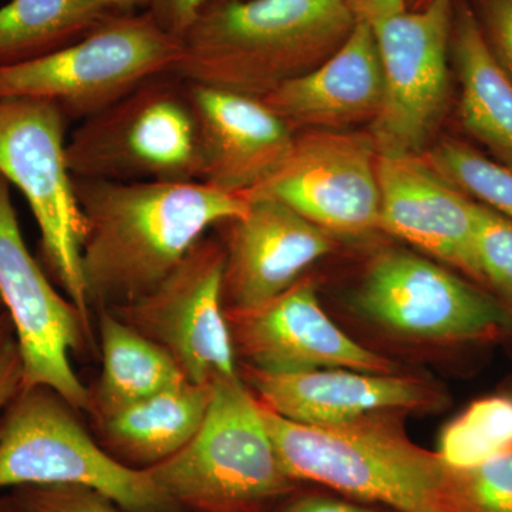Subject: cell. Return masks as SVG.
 Returning <instances> with one entry per match:
<instances>
[{
    "label": "cell",
    "instance_id": "cell-1",
    "mask_svg": "<svg viewBox=\"0 0 512 512\" xmlns=\"http://www.w3.org/2000/svg\"><path fill=\"white\" fill-rule=\"evenodd\" d=\"M73 178L83 221L82 274L96 311L146 296L208 229L241 217L249 202L202 181Z\"/></svg>",
    "mask_w": 512,
    "mask_h": 512
},
{
    "label": "cell",
    "instance_id": "cell-2",
    "mask_svg": "<svg viewBox=\"0 0 512 512\" xmlns=\"http://www.w3.org/2000/svg\"><path fill=\"white\" fill-rule=\"evenodd\" d=\"M356 25L345 0H210L173 73L264 99L335 55Z\"/></svg>",
    "mask_w": 512,
    "mask_h": 512
},
{
    "label": "cell",
    "instance_id": "cell-3",
    "mask_svg": "<svg viewBox=\"0 0 512 512\" xmlns=\"http://www.w3.org/2000/svg\"><path fill=\"white\" fill-rule=\"evenodd\" d=\"M286 473L397 512H451L448 467L386 413L338 426L293 423L262 406Z\"/></svg>",
    "mask_w": 512,
    "mask_h": 512
},
{
    "label": "cell",
    "instance_id": "cell-4",
    "mask_svg": "<svg viewBox=\"0 0 512 512\" xmlns=\"http://www.w3.org/2000/svg\"><path fill=\"white\" fill-rule=\"evenodd\" d=\"M146 470L183 511L271 512L298 487L241 373L214 383L207 416L194 439Z\"/></svg>",
    "mask_w": 512,
    "mask_h": 512
},
{
    "label": "cell",
    "instance_id": "cell-5",
    "mask_svg": "<svg viewBox=\"0 0 512 512\" xmlns=\"http://www.w3.org/2000/svg\"><path fill=\"white\" fill-rule=\"evenodd\" d=\"M23 485H76L127 512H181L147 470L110 456L55 390L26 387L0 417V491Z\"/></svg>",
    "mask_w": 512,
    "mask_h": 512
},
{
    "label": "cell",
    "instance_id": "cell-6",
    "mask_svg": "<svg viewBox=\"0 0 512 512\" xmlns=\"http://www.w3.org/2000/svg\"><path fill=\"white\" fill-rule=\"evenodd\" d=\"M67 137L66 157L76 178L121 181H201L197 116L188 82L157 74Z\"/></svg>",
    "mask_w": 512,
    "mask_h": 512
},
{
    "label": "cell",
    "instance_id": "cell-7",
    "mask_svg": "<svg viewBox=\"0 0 512 512\" xmlns=\"http://www.w3.org/2000/svg\"><path fill=\"white\" fill-rule=\"evenodd\" d=\"M183 40L150 12L111 15L89 35L35 62L0 69V99L46 100L70 124L96 116L157 74L174 72Z\"/></svg>",
    "mask_w": 512,
    "mask_h": 512
},
{
    "label": "cell",
    "instance_id": "cell-8",
    "mask_svg": "<svg viewBox=\"0 0 512 512\" xmlns=\"http://www.w3.org/2000/svg\"><path fill=\"white\" fill-rule=\"evenodd\" d=\"M69 124L49 101L0 99V174L28 201L40 232V264L92 330L80 261L82 214L66 157Z\"/></svg>",
    "mask_w": 512,
    "mask_h": 512
},
{
    "label": "cell",
    "instance_id": "cell-9",
    "mask_svg": "<svg viewBox=\"0 0 512 512\" xmlns=\"http://www.w3.org/2000/svg\"><path fill=\"white\" fill-rule=\"evenodd\" d=\"M453 0L404 10L373 23L383 72V103L367 127L380 157H420L451 104Z\"/></svg>",
    "mask_w": 512,
    "mask_h": 512
},
{
    "label": "cell",
    "instance_id": "cell-10",
    "mask_svg": "<svg viewBox=\"0 0 512 512\" xmlns=\"http://www.w3.org/2000/svg\"><path fill=\"white\" fill-rule=\"evenodd\" d=\"M367 322L419 342L466 343L512 332V309L416 252L377 254L353 295Z\"/></svg>",
    "mask_w": 512,
    "mask_h": 512
},
{
    "label": "cell",
    "instance_id": "cell-11",
    "mask_svg": "<svg viewBox=\"0 0 512 512\" xmlns=\"http://www.w3.org/2000/svg\"><path fill=\"white\" fill-rule=\"evenodd\" d=\"M0 302L22 353L23 389L46 386L76 412H90V392L72 366V355L92 339L82 316L57 292L30 254L10 194L0 174Z\"/></svg>",
    "mask_w": 512,
    "mask_h": 512
},
{
    "label": "cell",
    "instance_id": "cell-12",
    "mask_svg": "<svg viewBox=\"0 0 512 512\" xmlns=\"http://www.w3.org/2000/svg\"><path fill=\"white\" fill-rule=\"evenodd\" d=\"M220 241L202 238L183 262L143 298L109 309L167 350L188 382L239 376L224 298Z\"/></svg>",
    "mask_w": 512,
    "mask_h": 512
},
{
    "label": "cell",
    "instance_id": "cell-13",
    "mask_svg": "<svg viewBox=\"0 0 512 512\" xmlns=\"http://www.w3.org/2000/svg\"><path fill=\"white\" fill-rule=\"evenodd\" d=\"M377 157L367 131H298L284 165L245 197L284 202L332 237H366L379 231Z\"/></svg>",
    "mask_w": 512,
    "mask_h": 512
},
{
    "label": "cell",
    "instance_id": "cell-14",
    "mask_svg": "<svg viewBox=\"0 0 512 512\" xmlns=\"http://www.w3.org/2000/svg\"><path fill=\"white\" fill-rule=\"evenodd\" d=\"M235 357L268 375L325 369L396 373L397 366L346 335L323 311L308 276L252 309H225Z\"/></svg>",
    "mask_w": 512,
    "mask_h": 512
},
{
    "label": "cell",
    "instance_id": "cell-15",
    "mask_svg": "<svg viewBox=\"0 0 512 512\" xmlns=\"http://www.w3.org/2000/svg\"><path fill=\"white\" fill-rule=\"evenodd\" d=\"M241 217L218 225L225 309L256 308L292 288L335 248L332 235L271 197H247Z\"/></svg>",
    "mask_w": 512,
    "mask_h": 512
},
{
    "label": "cell",
    "instance_id": "cell-16",
    "mask_svg": "<svg viewBox=\"0 0 512 512\" xmlns=\"http://www.w3.org/2000/svg\"><path fill=\"white\" fill-rule=\"evenodd\" d=\"M379 231L403 239L483 285L474 254L476 201L423 157H377Z\"/></svg>",
    "mask_w": 512,
    "mask_h": 512
},
{
    "label": "cell",
    "instance_id": "cell-17",
    "mask_svg": "<svg viewBox=\"0 0 512 512\" xmlns=\"http://www.w3.org/2000/svg\"><path fill=\"white\" fill-rule=\"evenodd\" d=\"M202 156V183L247 195L284 165L296 131L264 100L188 82Z\"/></svg>",
    "mask_w": 512,
    "mask_h": 512
},
{
    "label": "cell",
    "instance_id": "cell-18",
    "mask_svg": "<svg viewBox=\"0 0 512 512\" xmlns=\"http://www.w3.org/2000/svg\"><path fill=\"white\" fill-rule=\"evenodd\" d=\"M241 377L262 406L306 426H338L373 414L431 409L440 400L429 383L396 373L325 369L268 375L244 367Z\"/></svg>",
    "mask_w": 512,
    "mask_h": 512
},
{
    "label": "cell",
    "instance_id": "cell-19",
    "mask_svg": "<svg viewBox=\"0 0 512 512\" xmlns=\"http://www.w3.org/2000/svg\"><path fill=\"white\" fill-rule=\"evenodd\" d=\"M298 133L369 127L383 103V72L375 32L357 22L335 55L262 99Z\"/></svg>",
    "mask_w": 512,
    "mask_h": 512
},
{
    "label": "cell",
    "instance_id": "cell-20",
    "mask_svg": "<svg viewBox=\"0 0 512 512\" xmlns=\"http://www.w3.org/2000/svg\"><path fill=\"white\" fill-rule=\"evenodd\" d=\"M450 63L460 84V120L495 160L512 165V79L485 42L467 0H453Z\"/></svg>",
    "mask_w": 512,
    "mask_h": 512
},
{
    "label": "cell",
    "instance_id": "cell-21",
    "mask_svg": "<svg viewBox=\"0 0 512 512\" xmlns=\"http://www.w3.org/2000/svg\"><path fill=\"white\" fill-rule=\"evenodd\" d=\"M214 384L185 382L97 421L101 447L124 466L146 470L173 457L201 429Z\"/></svg>",
    "mask_w": 512,
    "mask_h": 512
},
{
    "label": "cell",
    "instance_id": "cell-22",
    "mask_svg": "<svg viewBox=\"0 0 512 512\" xmlns=\"http://www.w3.org/2000/svg\"><path fill=\"white\" fill-rule=\"evenodd\" d=\"M97 313L103 367L90 392V413L97 421L188 382L167 350L109 309Z\"/></svg>",
    "mask_w": 512,
    "mask_h": 512
},
{
    "label": "cell",
    "instance_id": "cell-23",
    "mask_svg": "<svg viewBox=\"0 0 512 512\" xmlns=\"http://www.w3.org/2000/svg\"><path fill=\"white\" fill-rule=\"evenodd\" d=\"M110 16L104 0H9L0 6V69L72 45Z\"/></svg>",
    "mask_w": 512,
    "mask_h": 512
},
{
    "label": "cell",
    "instance_id": "cell-24",
    "mask_svg": "<svg viewBox=\"0 0 512 512\" xmlns=\"http://www.w3.org/2000/svg\"><path fill=\"white\" fill-rule=\"evenodd\" d=\"M512 451V399L477 400L443 430L439 457L448 468L476 467Z\"/></svg>",
    "mask_w": 512,
    "mask_h": 512
},
{
    "label": "cell",
    "instance_id": "cell-25",
    "mask_svg": "<svg viewBox=\"0 0 512 512\" xmlns=\"http://www.w3.org/2000/svg\"><path fill=\"white\" fill-rule=\"evenodd\" d=\"M421 157L468 198L512 220V165L451 137L437 138Z\"/></svg>",
    "mask_w": 512,
    "mask_h": 512
},
{
    "label": "cell",
    "instance_id": "cell-26",
    "mask_svg": "<svg viewBox=\"0 0 512 512\" xmlns=\"http://www.w3.org/2000/svg\"><path fill=\"white\" fill-rule=\"evenodd\" d=\"M451 512H512V451L478 464L448 468Z\"/></svg>",
    "mask_w": 512,
    "mask_h": 512
},
{
    "label": "cell",
    "instance_id": "cell-27",
    "mask_svg": "<svg viewBox=\"0 0 512 512\" xmlns=\"http://www.w3.org/2000/svg\"><path fill=\"white\" fill-rule=\"evenodd\" d=\"M474 254L483 285L512 305V220L478 202Z\"/></svg>",
    "mask_w": 512,
    "mask_h": 512
},
{
    "label": "cell",
    "instance_id": "cell-28",
    "mask_svg": "<svg viewBox=\"0 0 512 512\" xmlns=\"http://www.w3.org/2000/svg\"><path fill=\"white\" fill-rule=\"evenodd\" d=\"M3 497L16 512H127L103 494L76 485H23Z\"/></svg>",
    "mask_w": 512,
    "mask_h": 512
},
{
    "label": "cell",
    "instance_id": "cell-29",
    "mask_svg": "<svg viewBox=\"0 0 512 512\" xmlns=\"http://www.w3.org/2000/svg\"><path fill=\"white\" fill-rule=\"evenodd\" d=\"M485 42L512 79V0H467Z\"/></svg>",
    "mask_w": 512,
    "mask_h": 512
},
{
    "label": "cell",
    "instance_id": "cell-30",
    "mask_svg": "<svg viewBox=\"0 0 512 512\" xmlns=\"http://www.w3.org/2000/svg\"><path fill=\"white\" fill-rule=\"evenodd\" d=\"M208 0H151L148 12L168 35L184 39Z\"/></svg>",
    "mask_w": 512,
    "mask_h": 512
},
{
    "label": "cell",
    "instance_id": "cell-31",
    "mask_svg": "<svg viewBox=\"0 0 512 512\" xmlns=\"http://www.w3.org/2000/svg\"><path fill=\"white\" fill-rule=\"evenodd\" d=\"M22 353L13 330L0 338V417L16 394L23 389Z\"/></svg>",
    "mask_w": 512,
    "mask_h": 512
},
{
    "label": "cell",
    "instance_id": "cell-32",
    "mask_svg": "<svg viewBox=\"0 0 512 512\" xmlns=\"http://www.w3.org/2000/svg\"><path fill=\"white\" fill-rule=\"evenodd\" d=\"M271 512H380L339 498L325 495H302L286 498Z\"/></svg>",
    "mask_w": 512,
    "mask_h": 512
},
{
    "label": "cell",
    "instance_id": "cell-33",
    "mask_svg": "<svg viewBox=\"0 0 512 512\" xmlns=\"http://www.w3.org/2000/svg\"><path fill=\"white\" fill-rule=\"evenodd\" d=\"M357 22L373 23L406 10V0H345Z\"/></svg>",
    "mask_w": 512,
    "mask_h": 512
},
{
    "label": "cell",
    "instance_id": "cell-34",
    "mask_svg": "<svg viewBox=\"0 0 512 512\" xmlns=\"http://www.w3.org/2000/svg\"><path fill=\"white\" fill-rule=\"evenodd\" d=\"M111 15H137L150 8L151 0H104Z\"/></svg>",
    "mask_w": 512,
    "mask_h": 512
},
{
    "label": "cell",
    "instance_id": "cell-35",
    "mask_svg": "<svg viewBox=\"0 0 512 512\" xmlns=\"http://www.w3.org/2000/svg\"><path fill=\"white\" fill-rule=\"evenodd\" d=\"M436 0H406L407 10H423L433 5Z\"/></svg>",
    "mask_w": 512,
    "mask_h": 512
},
{
    "label": "cell",
    "instance_id": "cell-36",
    "mask_svg": "<svg viewBox=\"0 0 512 512\" xmlns=\"http://www.w3.org/2000/svg\"><path fill=\"white\" fill-rule=\"evenodd\" d=\"M10 330H13V328L12 323H10L9 315L6 313L5 309H2V311H0V338L10 332Z\"/></svg>",
    "mask_w": 512,
    "mask_h": 512
},
{
    "label": "cell",
    "instance_id": "cell-37",
    "mask_svg": "<svg viewBox=\"0 0 512 512\" xmlns=\"http://www.w3.org/2000/svg\"><path fill=\"white\" fill-rule=\"evenodd\" d=\"M0 512H16L13 510L12 505L6 501L5 497H0Z\"/></svg>",
    "mask_w": 512,
    "mask_h": 512
},
{
    "label": "cell",
    "instance_id": "cell-38",
    "mask_svg": "<svg viewBox=\"0 0 512 512\" xmlns=\"http://www.w3.org/2000/svg\"><path fill=\"white\" fill-rule=\"evenodd\" d=\"M0 308H2V302H0Z\"/></svg>",
    "mask_w": 512,
    "mask_h": 512
},
{
    "label": "cell",
    "instance_id": "cell-39",
    "mask_svg": "<svg viewBox=\"0 0 512 512\" xmlns=\"http://www.w3.org/2000/svg\"><path fill=\"white\" fill-rule=\"evenodd\" d=\"M208 2H210V0H208ZM205 6H207V5H205Z\"/></svg>",
    "mask_w": 512,
    "mask_h": 512
}]
</instances>
